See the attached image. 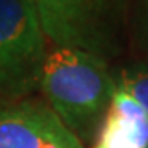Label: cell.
<instances>
[{"label":"cell","instance_id":"6da1fadb","mask_svg":"<svg viewBox=\"0 0 148 148\" xmlns=\"http://www.w3.org/2000/svg\"><path fill=\"white\" fill-rule=\"evenodd\" d=\"M38 87L71 132L89 127L117 89L104 58L63 46L46 53Z\"/></svg>","mask_w":148,"mask_h":148},{"label":"cell","instance_id":"7a4b0ae2","mask_svg":"<svg viewBox=\"0 0 148 148\" xmlns=\"http://www.w3.org/2000/svg\"><path fill=\"white\" fill-rule=\"evenodd\" d=\"M54 46L106 59L119 51L127 0H27Z\"/></svg>","mask_w":148,"mask_h":148},{"label":"cell","instance_id":"3957f363","mask_svg":"<svg viewBox=\"0 0 148 148\" xmlns=\"http://www.w3.org/2000/svg\"><path fill=\"white\" fill-rule=\"evenodd\" d=\"M46 36L27 0H0V95L20 97L38 87Z\"/></svg>","mask_w":148,"mask_h":148},{"label":"cell","instance_id":"277c9868","mask_svg":"<svg viewBox=\"0 0 148 148\" xmlns=\"http://www.w3.org/2000/svg\"><path fill=\"white\" fill-rule=\"evenodd\" d=\"M0 148H82L49 106L25 101L0 107Z\"/></svg>","mask_w":148,"mask_h":148},{"label":"cell","instance_id":"5b68a950","mask_svg":"<svg viewBox=\"0 0 148 148\" xmlns=\"http://www.w3.org/2000/svg\"><path fill=\"white\" fill-rule=\"evenodd\" d=\"M94 148H148V115L135 97L117 87Z\"/></svg>","mask_w":148,"mask_h":148},{"label":"cell","instance_id":"8992f818","mask_svg":"<svg viewBox=\"0 0 148 148\" xmlns=\"http://www.w3.org/2000/svg\"><path fill=\"white\" fill-rule=\"evenodd\" d=\"M115 86L135 97L148 115V63H135L122 69Z\"/></svg>","mask_w":148,"mask_h":148},{"label":"cell","instance_id":"52a82bcc","mask_svg":"<svg viewBox=\"0 0 148 148\" xmlns=\"http://www.w3.org/2000/svg\"><path fill=\"white\" fill-rule=\"evenodd\" d=\"M145 13H147V20H145V28H147V33H148V0H147V8H145Z\"/></svg>","mask_w":148,"mask_h":148}]
</instances>
